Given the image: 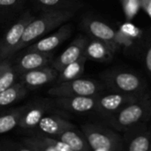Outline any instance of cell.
<instances>
[{
  "instance_id": "obj_1",
  "label": "cell",
  "mask_w": 151,
  "mask_h": 151,
  "mask_svg": "<svg viewBox=\"0 0 151 151\" xmlns=\"http://www.w3.org/2000/svg\"><path fill=\"white\" fill-rule=\"evenodd\" d=\"M76 11L60 10L42 12L39 16L35 17L27 26L17 51L27 48L34 43L40 37H43L53 29L59 27L71 19Z\"/></svg>"
},
{
  "instance_id": "obj_2",
  "label": "cell",
  "mask_w": 151,
  "mask_h": 151,
  "mask_svg": "<svg viewBox=\"0 0 151 151\" xmlns=\"http://www.w3.org/2000/svg\"><path fill=\"white\" fill-rule=\"evenodd\" d=\"M151 119V96L149 94L135 102H133L112 117L105 120V123L117 132L127 130L147 123Z\"/></svg>"
},
{
  "instance_id": "obj_3",
  "label": "cell",
  "mask_w": 151,
  "mask_h": 151,
  "mask_svg": "<svg viewBox=\"0 0 151 151\" xmlns=\"http://www.w3.org/2000/svg\"><path fill=\"white\" fill-rule=\"evenodd\" d=\"M101 81L107 90L135 95H148L147 84L144 80L136 73L123 69H110L100 74Z\"/></svg>"
},
{
  "instance_id": "obj_4",
  "label": "cell",
  "mask_w": 151,
  "mask_h": 151,
  "mask_svg": "<svg viewBox=\"0 0 151 151\" xmlns=\"http://www.w3.org/2000/svg\"><path fill=\"white\" fill-rule=\"evenodd\" d=\"M81 133L94 151H123V137L111 127L88 123L81 126Z\"/></svg>"
},
{
  "instance_id": "obj_5",
  "label": "cell",
  "mask_w": 151,
  "mask_h": 151,
  "mask_svg": "<svg viewBox=\"0 0 151 151\" xmlns=\"http://www.w3.org/2000/svg\"><path fill=\"white\" fill-rule=\"evenodd\" d=\"M106 90V87L101 81L81 77L73 81L57 83L48 90V94L54 97L97 96Z\"/></svg>"
},
{
  "instance_id": "obj_6",
  "label": "cell",
  "mask_w": 151,
  "mask_h": 151,
  "mask_svg": "<svg viewBox=\"0 0 151 151\" xmlns=\"http://www.w3.org/2000/svg\"><path fill=\"white\" fill-rule=\"evenodd\" d=\"M143 96H135L106 90L97 96L95 112L105 121L127 104L135 102Z\"/></svg>"
},
{
  "instance_id": "obj_7",
  "label": "cell",
  "mask_w": 151,
  "mask_h": 151,
  "mask_svg": "<svg viewBox=\"0 0 151 151\" xmlns=\"http://www.w3.org/2000/svg\"><path fill=\"white\" fill-rule=\"evenodd\" d=\"M34 18L29 12H26L9 27L0 41V61L10 58L17 51L24 31Z\"/></svg>"
},
{
  "instance_id": "obj_8",
  "label": "cell",
  "mask_w": 151,
  "mask_h": 151,
  "mask_svg": "<svg viewBox=\"0 0 151 151\" xmlns=\"http://www.w3.org/2000/svg\"><path fill=\"white\" fill-rule=\"evenodd\" d=\"M82 27L90 38L103 41L111 47L114 53L120 49L117 40L118 30L106 22L98 19L87 17L82 20Z\"/></svg>"
},
{
  "instance_id": "obj_9",
  "label": "cell",
  "mask_w": 151,
  "mask_h": 151,
  "mask_svg": "<svg viewBox=\"0 0 151 151\" xmlns=\"http://www.w3.org/2000/svg\"><path fill=\"white\" fill-rule=\"evenodd\" d=\"M145 124H140L124 132L123 151L150 150L151 130Z\"/></svg>"
},
{
  "instance_id": "obj_10",
  "label": "cell",
  "mask_w": 151,
  "mask_h": 151,
  "mask_svg": "<svg viewBox=\"0 0 151 151\" xmlns=\"http://www.w3.org/2000/svg\"><path fill=\"white\" fill-rule=\"evenodd\" d=\"M54 103L49 99H41L26 105L18 127L23 129H32L37 127L45 114L53 108Z\"/></svg>"
},
{
  "instance_id": "obj_11",
  "label": "cell",
  "mask_w": 151,
  "mask_h": 151,
  "mask_svg": "<svg viewBox=\"0 0 151 151\" xmlns=\"http://www.w3.org/2000/svg\"><path fill=\"white\" fill-rule=\"evenodd\" d=\"M73 33V26L70 23L60 26L57 31L42 39L35 42L27 47V51H40L51 52L54 49L59 46L66 39H68Z\"/></svg>"
},
{
  "instance_id": "obj_12",
  "label": "cell",
  "mask_w": 151,
  "mask_h": 151,
  "mask_svg": "<svg viewBox=\"0 0 151 151\" xmlns=\"http://www.w3.org/2000/svg\"><path fill=\"white\" fill-rule=\"evenodd\" d=\"M58 72L52 66H43L19 75V80L27 89L37 88L57 80Z\"/></svg>"
},
{
  "instance_id": "obj_13",
  "label": "cell",
  "mask_w": 151,
  "mask_h": 151,
  "mask_svg": "<svg viewBox=\"0 0 151 151\" xmlns=\"http://www.w3.org/2000/svg\"><path fill=\"white\" fill-rule=\"evenodd\" d=\"M97 96H73L55 97L54 105L66 111L73 113L95 112Z\"/></svg>"
},
{
  "instance_id": "obj_14",
  "label": "cell",
  "mask_w": 151,
  "mask_h": 151,
  "mask_svg": "<svg viewBox=\"0 0 151 151\" xmlns=\"http://www.w3.org/2000/svg\"><path fill=\"white\" fill-rule=\"evenodd\" d=\"M88 38L84 35L77 36L71 44L51 62V66L58 72L61 71L67 65L78 60L84 56V50Z\"/></svg>"
},
{
  "instance_id": "obj_15",
  "label": "cell",
  "mask_w": 151,
  "mask_h": 151,
  "mask_svg": "<svg viewBox=\"0 0 151 151\" xmlns=\"http://www.w3.org/2000/svg\"><path fill=\"white\" fill-rule=\"evenodd\" d=\"M53 60V54L51 52H40V51H26L16 62L14 67L19 76L28 71L38 69L49 64Z\"/></svg>"
},
{
  "instance_id": "obj_16",
  "label": "cell",
  "mask_w": 151,
  "mask_h": 151,
  "mask_svg": "<svg viewBox=\"0 0 151 151\" xmlns=\"http://www.w3.org/2000/svg\"><path fill=\"white\" fill-rule=\"evenodd\" d=\"M39 132L48 136L58 137L63 133L75 128L73 123L58 115H45L37 125Z\"/></svg>"
},
{
  "instance_id": "obj_17",
  "label": "cell",
  "mask_w": 151,
  "mask_h": 151,
  "mask_svg": "<svg viewBox=\"0 0 151 151\" xmlns=\"http://www.w3.org/2000/svg\"><path fill=\"white\" fill-rule=\"evenodd\" d=\"M114 54L108 44L96 38H89L84 50V57L87 60L100 63L111 62L114 58Z\"/></svg>"
},
{
  "instance_id": "obj_18",
  "label": "cell",
  "mask_w": 151,
  "mask_h": 151,
  "mask_svg": "<svg viewBox=\"0 0 151 151\" xmlns=\"http://www.w3.org/2000/svg\"><path fill=\"white\" fill-rule=\"evenodd\" d=\"M118 30V43L119 47H130L134 42L139 40L142 35V31L140 27L131 23V21H127L122 23Z\"/></svg>"
},
{
  "instance_id": "obj_19",
  "label": "cell",
  "mask_w": 151,
  "mask_h": 151,
  "mask_svg": "<svg viewBox=\"0 0 151 151\" xmlns=\"http://www.w3.org/2000/svg\"><path fill=\"white\" fill-rule=\"evenodd\" d=\"M28 89L21 83L16 82L10 88L0 92V111L10 106L11 104L24 98Z\"/></svg>"
},
{
  "instance_id": "obj_20",
  "label": "cell",
  "mask_w": 151,
  "mask_h": 151,
  "mask_svg": "<svg viewBox=\"0 0 151 151\" xmlns=\"http://www.w3.org/2000/svg\"><path fill=\"white\" fill-rule=\"evenodd\" d=\"M86 62L87 58L82 56L78 60L65 66L61 71L58 72V75L56 80L57 83H62L81 78L84 73Z\"/></svg>"
},
{
  "instance_id": "obj_21",
  "label": "cell",
  "mask_w": 151,
  "mask_h": 151,
  "mask_svg": "<svg viewBox=\"0 0 151 151\" xmlns=\"http://www.w3.org/2000/svg\"><path fill=\"white\" fill-rule=\"evenodd\" d=\"M56 138L64 142L73 151H92L83 134L76 131L75 128L70 129Z\"/></svg>"
},
{
  "instance_id": "obj_22",
  "label": "cell",
  "mask_w": 151,
  "mask_h": 151,
  "mask_svg": "<svg viewBox=\"0 0 151 151\" xmlns=\"http://www.w3.org/2000/svg\"><path fill=\"white\" fill-rule=\"evenodd\" d=\"M34 2L42 12L60 10L77 11L82 5L80 0H34Z\"/></svg>"
},
{
  "instance_id": "obj_23",
  "label": "cell",
  "mask_w": 151,
  "mask_h": 151,
  "mask_svg": "<svg viewBox=\"0 0 151 151\" xmlns=\"http://www.w3.org/2000/svg\"><path fill=\"white\" fill-rule=\"evenodd\" d=\"M25 107L26 105L12 109L8 111L0 112V134L8 133L18 127Z\"/></svg>"
},
{
  "instance_id": "obj_24",
  "label": "cell",
  "mask_w": 151,
  "mask_h": 151,
  "mask_svg": "<svg viewBox=\"0 0 151 151\" xmlns=\"http://www.w3.org/2000/svg\"><path fill=\"white\" fill-rule=\"evenodd\" d=\"M19 74L10 58L0 61V92L16 83Z\"/></svg>"
},
{
  "instance_id": "obj_25",
  "label": "cell",
  "mask_w": 151,
  "mask_h": 151,
  "mask_svg": "<svg viewBox=\"0 0 151 151\" xmlns=\"http://www.w3.org/2000/svg\"><path fill=\"white\" fill-rule=\"evenodd\" d=\"M127 21H131L142 9L141 0H119Z\"/></svg>"
},
{
  "instance_id": "obj_26",
  "label": "cell",
  "mask_w": 151,
  "mask_h": 151,
  "mask_svg": "<svg viewBox=\"0 0 151 151\" xmlns=\"http://www.w3.org/2000/svg\"><path fill=\"white\" fill-rule=\"evenodd\" d=\"M22 142L25 146L28 147L33 151H56L39 135L25 138Z\"/></svg>"
},
{
  "instance_id": "obj_27",
  "label": "cell",
  "mask_w": 151,
  "mask_h": 151,
  "mask_svg": "<svg viewBox=\"0 0 151 151\" xmlns=\"http://www.w3.org/2000/svg\"><path fill=\"white\" fill-rule=\"evenodd\" d=\"M39 136L56 151H73L67 144L56 137H50L44 134H39Z\"/></svg>"
},
{
  "instance_id": "obj_28",
  "label": "cell",
  "mask_w": 151,
  "mask_h": 151,
  "mask_svg": "<svg viewBox=\"0 0 151 151\" xmlns=\"http://www.w3.org/2000/svg\"><path fill=\"white\" fill-rule=\"evenodd\" d=\"M144 63L148 73L151 76V42H150V44L146 49L145 55H144Z\"/></svg>"
},
{
  "instance_id": "obj_29",
  "label": "cell",
  "mask_w": 151,
  "mask_h": 151,
  "mask_svg": "<svg viewBox=\"0 0 151 151\" xmlns=\"http://www.w3.org/2000/svg\"><path fill=\"white\" fill-rule=\"evenodd\" d=\"M21 0H0V8H12L18 5Z\"/></svg>"
},
{
  "instance_id": "obj_30",
  "label": "cell",
  "mask_w": 151,
  "mask_h": 151,
  "mask_svg": "<svg viewBox=\"0 0 151 151\" xmlns=\"http://www.w3.org/2000/svg\"><path fill=\"white\" fill-rule=\"evenodd\" d=\"M141 4H142V9L151 19V0H141Z\"/></svg>"
},
{
  "instance_id": "obj_31",
  "label": "cell",
  "mask_w": 151,
  "mask_h": 151,
  "mask_svg": "<svg viewBox=\"0 0 151 151\" xmlns=\"http://www.w3.org/2000/svg\"><path fill=\"white\" fill-rule=\"evenodd\" d=\"M6 151H33L28 147L23 145H11L6 150Z\"/></svg>"
},
{
  "instance_id": "obj_32",
  "label": "cell",
  "mask_w": 151,
  "mask_h": 151,
  "mask_svg": "<svg viewBox=\"0 0 151 151\" xmlns=\"http://www.w3.org/2000/svg\"><path fill=\"white\" fill-rule=\"evenodd\" d=\"M150 151H151V149H150Z\"/></svg>"
}]
</instances>
